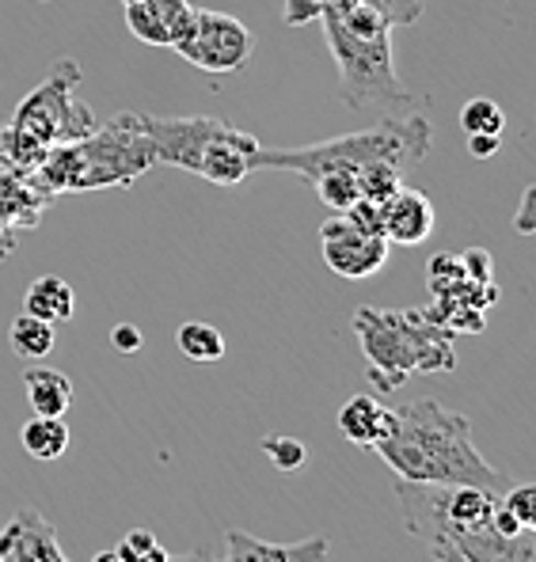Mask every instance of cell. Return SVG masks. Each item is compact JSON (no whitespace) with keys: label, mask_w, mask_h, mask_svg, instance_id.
I'll list each match as a JSON object with an SVG mask.
<instances>
[{"label":"cell","mask_w":536,"mask_h":562,"mask_svg":"<svg viewBox=\"0 0 536 562\" xmlns=\"http://www.w3.org/2000/svg\"><path fill=\"white\" fill-rule=\"evenodd\" d=\"M381 460L407 483L442 486H502L483 452L472 441V422L438 400H411L392 407V429L373 445Z\"/></svg>","instance_id":"obj_1"},{"label":"cell","mask_w":536,"mask_h":562,"mask_svg":"<svg viewBox=\"0 0 536 562\" xmlns=\"http://www.w3.org/2000/svg\"><path fill=\"white\" fill-rule=\"evenodd\" d=\"M153 164V140L142 126V114L122 111L111 122H99L88 137L49 148L46 160L31 171V183L46 198L134 187Z\"/></svg>","instance_id":"obj_2"},{"label":"cell","mask_w":536,"mask_h":562,"mask_svg":"<svg viewBox=\"0 0 536 562\" xmlns=\"http://www.w3.org/2000/svg\"><path fill=\"white\" fill-rule=\"evenodd\" d=\"M431 153V122L423 114H384L366 130L343 137H327L301 148H263L255 153L252 171H293L312 183L324 171H354L358 176L369 164H392V168H415Z\"/></svg>","instance_id":"obj_3"},{"label":"cell","mask_w":536,"mask_h":562,"mask_svg":"<svg viewBox=\"0 0 536 562\" xmlns=\"http://www.w3.org/2000/svg\"><path fill=\"white\" fill-rule=\"evenodd\" d=\"M354 335L369 361V384L392 395L411 376H434L457 369L453 335L426 316V308L384 312L361 304L354 312Z\"/></svg>","instance_id":"obj_4"},{"label":"cell","mask_w":536,"mask_h":562,"mask_svg":"<svg viewBox=\"0 0 536 562\" xmlns=\"http://www.w3.org/2000/svg\"><path fill=\"white\" fill-rule=\"evenodd\" d=\"M142 126L153 140L156 164H171L191 176H202L213 187H241L252 176V160L259 153V140L233 126L228 119L191 114V119H156L142 114Z\"/></svg>","instance_id":"obj_5"},{"label":"cell","mask_w":536,"mask_h":562,"mask_svg":"<svg viewBox=\"0 0 536 562\" xmlns=\"http://www.w3.org/2000/svg\"><path fill=\"white\" fill-rule=\"evenodd\" d=\"M324 23L327 49L339 69V99L350 111H384V114H411L418 95L395 77L392 61V31L381 35H354L339 27L332 15H320Z\"/></svg>","instance_id":"obj_6"},{"label":"cell","mask_w":536,"mask_h":562,"mask_svg":"<svg viewBox=\"0 0 536 562\" xmlns=\"http://www.w3.org/2000/svg\"><path fill=\"white\" fill-rule=\"evenodd\" d=\"M77 85H80V65L62 57L43 85L15 103V111L4 119V126L38 140V145H46V148L88 137L99 122H96L92 106L77 95Z\"/></svg>","instance_id":"obj_7"},{"label":"cell","mask_w":536,"mask_h":562,"mask_svg":"<svg viewBox=\"0 0 536 562\" xmlns=\"http://www.w3.org/2000/svg\"><path fill=\"white\" fill-rule=\"evenodd\" d=\"M176 54L202 72H244L255 57V35L236 15L194 8L191 31L176 43Z\"/></svg>","instance_id":"obj_8"},{"label":"cell","mask_w":536,"mask_h":562,"mask_svg":"<svg viewBox=\"0 0 536 562\" xmlns=\"http://www.w3.org/2000/svg\"><path fill=\"white\" fill-rule=\"evenodd\" d=\"M389 239L384 236H366L343 217L324 221L320 228V251H324V262L346 281H366L373 278L377 270L389 262Z\"/></svg>","instance_id":"obj_9"},{"label":"cell","mask_w":536,"mask_h":562,"mask_svg":"<svg viewBox=\"0 0 536 562\" xmlns=\"http://www.w3.org/2000/svg\"><path fill=\"white\" fill-rule=\"evenodd\" d=\"M0 562H69V555L62 551L54 520L27 506L0 532Z\"/></svg>","instance_id":"obj_10"},{"label":"cell","mask_w":536,"mask_h":562,"mask_svg":"<svg viewBox=\"0 0 536 562\" xmlns=\"http://www.w3.org/2000/svg\"><path fill=\"white\" fill-rule=\"evenodd\" d=\"M194 4L191 0H134L126 4V27L148 46L176 49L179 38L191 31Z\"/></svg>","instance_id":"obj_11"},{"label":"cell","mask_w":536,"mask_h":562,"mask_svg":"<svg viewBox=\"0 0 536 562\" xmlns=\"http://www.w3.org/2000/svg\"><path fill=\"white\" fill-rule=\"evenodd\" d=\"M384 213V239L389 244H400V247H418L426 244L434 233V202L415 187H400L389 202L381 205Z\"/></svg>","instance_id":"obj_12"},{"label":"cell","mask_w":536,"mask_h":562,"mask_svg":"<svg viewBox=\"0 0 536 562\" xmlns=\"http://www.w3.org/2000/svg\"><path fill=\"white\" fill-rule=\"evenodd\" d=\"M225 548H228L225 562H327L332 540L327 536H309V540H297V543H267L241 532V528H228Z\"/></svg>","instance_id":"obj_13"},{"label":"cell","mask_w":536,"mask_h":562,"mask_svg":"<svg viewBox=\"0 0 536 562\" xmlns=\"http://www.w3.org/2000/svg\"><path fill=\"white\" fill-rule=\"evenodd\" d=\"M49 202L54 198H46L31 183V176H20V171L0 164V225H8L12 233L15 228H35L46 217Z\"/></svg>","instance_id":"obj_14"},{"label":"cell","mask_w":536,"mask_h":562,"mask_svg":"<svg viewBox=\"0 0 536 562\" xmlns=\"http://www.w3.org/2000/svg\"><path fill=\"white\" fill-rule=\"evenodd\" d=\"M339 429L350 445L373 449L384 434L392 429V407H384L373 395H350L339 411Z\"/></svg>","instance_id":"obj_15"},{"label":"cell","mask_w":536,"mask_h":562,"mask_svg":"<svg viewBox=\"0 0 536 562\" xmlns=\"http://www.w3.org/2000/svg\"><path fill=\"white\" fill-rule=\"evenodd\" d=\"M23 312H31V316L46 319V324H69L72 312H77V296H72L69 281L57 278V274H43L35 278L27 285V293H23Z\"/></svg>","instance_id":"obj_16"},{"label":"cell","mask_w":536,"mask_h":562,"mask_svg":"<svg viewBox=\"0 0 536 562\" xmlns=\"http://www.w3.org/2000/svg\"><path fill=\"white\" fill-rule=\"evenodd\" d=\"M23 387H27V403L35 415L43 418H62L72 403V380L57 369L35 366L23 373Z\"/></svg>","instance_id":"obj_17"},{"label":"cell","mask_w":536,"mask_h":562,"mask_svg":"<svg viewBox=\"0 0 536 562\" xmlns=\"http://www.w3.org/2000/svg\"><path fill=\"white\" fill-rule=\"evenodd\" d=\"M96 562H221V559H213L205 548L187 551V555H171V551H164L160 543H156L153 532H130L119 548L103 551Z\"/></svg>","instance_id":"obj_18"},{"label":"cell","mask_w":536,"mask_h":562,"mask_svg":"<svg viewBox=\"0 0 536 562\" xmlns=\"http://www.w3.org/2000/svg\"><path fill=\"white\" fill-rule=\"evenodd\" d=\"M8 346H12L15 358L43 361L54 353L57 330H54V324H46V319L31 316V312H20V316L12 319V327H8Z\"/></svg>","instance_id":"obj_19"},{"label":"cell","mask_w":536,"mask_h":562,"mask_svg":"<svg viewBox=\"0 0 536 562\" xmlns=\"http://www.w3.org/2000/svg\"><path fill=\"white\" fill-rule=\"evenodd\" d=\"M23 449H27V457L43 460H62L65 449H69V426H65L62 418H43L35 415L23 426Z\"/></svg>","instance_id":"obj_20"},{"label":"cell","mask_w":536,"mask_h":562,"mask_svg":"<svg viewBox=\"0 0 536 562\" xmlns=\"http://www.w3.org/2000/svg\"><path fill=\"white\" fill-rule=\"evenodd\" d=\"M179 350L191 361H221L225 358V335H221L213 324H202V319H191L176 330Z\"/></svg>","instance_id":"obj_21"},{"label":"cell","mask_w":536,"mask_h":562,"mask_svg":"<svg viewBox=\"0 0 536 562\" xmlns=\"http://www.w3.org/2000/svg\"><path fill=\"white\" fill-rule=\"evenodd\" d=\"M309 187L316 190L320 202L335 213H346L358 202V179H354V171H324V176H316Z\"/></svg>","instance_id":"obj_22"},{"label":"cell","mask_w":536,"mask_h":562,"mask_svg":"<svg viewBox=\"0 0 536 562\" xmlns=\"http://www.w3.org/2000/svg\"><path fill=\"white\" fill-rule=\"evenodd\" d=\"M403 171L392 168V164H369V168H361L358 176V198H369V202L384 205L389 198L395 194V190L403 187Z\"/></svg>","instance_id":"obj_23"},{"label":"cell","mask_w":536,"mask_h":562,"mask_svg":"<svg viewBox=\"0 0 536 562\" xmlns=\"http://www.w3.org/2000/svg\"><path fill=\"white\" fill-rule=\"evenodd\" d=\"M460 130H465V134L502 137V130H506V114H502V106L494 103V99H468V103L460 106Z\"/></svg>","instance_id":"obj_24"},{"label":"cell","mask_w":536,"mask_h":562,"mask_svg":"<svg viewBox=\"0 0 536 562\" xmlns=\"http://www.w3.org/2000/svg\"><path fill=\"white\" fill-rule=\"evenodd\" d=\"M320 4H332V8H339V4H369V8H377V12H381L384 20L392 23V27H411V23L423 20L426 0H320Z\"/></svg>","instance_id":"obj_25"},{"label":"cell","mask_w":536,"mask_h":562,"mask_svg":"<svg viewBox=\"0 0 536 562\" xmlns=\"http://www.w3.org/2000/svg\"><path fill=\"white\" fill-rule=\"evenodd\" d=\"M263 452H267V460L278 471H297V468H304V460H309L304 445L297 441V437H290V434H270V437H263Z\"/></svg>","instance_id":"obj_26"},{"label":"cell","mask_w":536,"mask_h":562,"mask_svg":"<svg viewBox=\"0 0 536 562\" xmlns=\"http://www.w3.org/2000/svg\"><path fill=\"white\" fill-rule=\"evenodd\" d=\"M426 278H431V293L442 296L465 281V262H460V255H434L431 267H426Z\"/></svg>","instance_id":"obj_27"},{"label":"cell","mask_w":536,"mask_h":562,"mask_svg":"<svg viewBox=\"0 0 536 562\" xmlns=\"http://www.w3.org/2000/svg\"><path fill=\"white\" fill-rule=\"evenodd\" d=\"M502 506L517 517V525H522V528H536V486L533 483L510 486L506 498H502Z\"/></svg>","instance_id":"obj_28"},{"label":"cell","mask_w":536,"mask_h":562,"mask_svg":"<svg viewBox=\"0 0 536 562\" xmlns=\"http://www.w3.org/2000/svg\"><path fill=\"white\" fill-rule=\"evenodd\" d=\"M346 221H350L358 233H366V236H384V213H381V205L377 202H369V198H358V202L350 205V210L343 213Z\"/></svg>","instance_id":"obj_29"},{"label":"cell","mask_w":536,"mask_h":562,"mask_svg":"<svg viewBox=\"0 0 536 562\" xmlns=\"http://www.w3.org/2000/svg\"><path fill=\"white\" fill-rule=\"evenodd\" d=\"M320 15H324L320 0H286L282 8L286 27H309V23H320Z\"/></svg>","instance_id":"obj_30"},{"label":"cell","mask_w":536,"mask_h":562,"mask_svg":"<svg viewBox=\"0 0 536 562\" xmlns=\"http://www.w3.org/2000/svg\"><path fill=\"white\" fill-rule=\"evenodd\" d=\"M460 262H465V278L472 281H494V259L483 247H472V251L460 255Z\"/></svg>","instance_id":"obj_31"},{"label":"cell","mask_w":536,"mask_h":562,"mask_svg":"<svg viewBox=\"0 0 536 562\" xmlns=\"http://www.w3.org/2000/svg\"><path fill=\"white\" fill-rule=\"evenodd\" d=\"M111 346L119 353H137L145 346V335H142V327H134V324H119L111 330Z\"/></svg>","instance_id":"obj_32"},{"label":"cell","mask_w":536,"mask_h":562,"mask_svg":"<svg viewBox=\"0 0 536 562\" xmlns=\"http://www.w3.org/2000/svg\"><path fill=\"white\" fill-rule=\"evenodd\" d=\"M499 148H502V137H494V134H468V153H472L476 160H491Z\"/></svg>","instance_id":"obj_33"},{"label":"cell","mask_w":536,"mask_h":562,"mask_svg":"<svg viewBox=\"0 0 536 562\" xmlns=\"http://www.w3.org/2000/svg\"><path fill=\"white\" fill-rule=\"evenodd\" d=\"M533 202H536V187H525L522 210H517V233H525V236L533 233Z\"/></svg>","instance_id":"obj_34"},{"label":"cell","mask_w":536,"mask_h":562,"mask_svg":"<svg viewBox=\"0 0 536 562\" xmlns=\"http://www.w3.org/2000/svg\"><path fill=\"white\" fill-rule=\"evenodd\" d=\"M431 555L438 559V562H468L465 555H460L457 548H453L449 540H438V543H431Z\"/></svg>","instance_id":"obj_35"},{"label":"cell","mask_w":536,"mask_h":562,"mask_svg":"<svg viewBox=\"0 0 536 562\" xmlns=\"http://www.w3.org/2000/svg\"><path fill=\"white\" fill-rule=\"evenodd\" d=\"M12 251H15V233L8 225H0V262L12 259Z\"/></svg>","instance_id":"obj_36"},{"label":"cell","mask_w":536,"mask_h":562,"mask_svg":"<svg viewBox=\"0 0 536 562\" xmlns=\"http://www.w3.org/2000/svg\"><path fill=\"white\" fill-rule=\"evenodd\" d=\"M122 4H134V0H122Z\"/></svg>","instance_id":"obj_37"}]
</instances>
